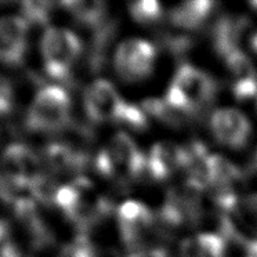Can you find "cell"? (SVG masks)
<instances>
[{
    "label": "cell",
    "instance_id": "obj_1",
    "mask_svg": "<svg viewBox=\"0 0 257 257\" xmlns=\"http://www.w3.org/2000/svg\"><path fill=\"white\" fill-rule=\"evenodd\" d=\"M94 163L102 177L122 183L140 179L147 173L146 155L126 133L113 136L109 146L97 154Z\"/></svg>",
    "mask_w": 257,
    "mask_h": 257
},
{
    "label": "cell",
    "instance_id": "obj_2",
    "mask_svg": "<svg viewBox=\"0 0 257 257\" xmlns=\"http://www.w3.org/2000/svg\"><path fill=\"white\" fill-rule=\"evenodd\" d=\"M72 101L65 89L56 84L40 89L25 116L29 130L35 133H58L69 126Z\"/></svg>",
    "mask_w": 257,
    "mask_h": 257
},
{
    "label": "cell",
    "instance_id": "obj_3",
    "mask_svg": "<svg viewBox=\"0 0 257 257\" xmlns=\"http://www.w3.org/2000/svg\"><path fill=\"white\" fill-rule=\"evenodd\" d=\"M0 177L7 187L6 199H10L16 191L32 192L45 180L42 161L29 147L10 144L0 157Z\"/></svg>",
    "mask_w": 257,
    "mask_h": 257
},
{
    "label": "cell",
    "instance_id": "obj_4",
    "mask_svg": "<svg viewBox=\"0 0 257 257\" xmlns=\"http://www.w3.org/2000/svg\"><path fill=\"white\" fill-rule=\"evenodd\" d=\"M82 50V42L72 31L56 27L46 29L40 40V53L46 73L56 80L68 79Z\"/></svg>",
    "mask_w": 257,
    "mask_h": 257
},
{
    "label": "cell",
    "instance_id": "obj_5",
    "mask_svg": "<svg viewBox=\"0 0 257 257\" xmlns=\"http://www.w3.org/2000/svg\"><path fill=\"white\" fill-rule=\"evenodd\" d=\"M127 105L113 84L104 79L90 83L83 93L84 111L91 122L122 124Z\"/></svg>",
    "mask_w": 257,
    "mask_h": 257
},
{
    "label": "cell",
    "instance_id": "obj_6",
    "mask_svg": "<svg viewBox=\"0 0 257 257\" xmlns=\"http://www.w3.org/2000/svg\"><path fill=\"white\" fill-rule=\"evenodd\" d=\"M157 60V47L143 39H128L115 51L113 64L124 82H139L148 78Z\"/></svg>",
    "mask_w": 257,
    "mask_h": 257
},
{
    "label": "cell",
    "instance_id": "obj_7",
    "mask_svg": "<svg viewBox=\"0 0 257 257\" xmlns=\"http://www.w3.org/2000/svg\"><path fill=\"white\" fill-rule=\"evenodd\" d=\"M172 84L184 94L195 117L201 116L212 105L217 94V84L214 79L199 68L188 64H183L177 69Z\"/></svg>",
    "mask_w": 257,
    "mask_h": 257
},
{
    "label": "cell",
    "instance_id": "obj_8",
    "mask_svg": "<svg viewBox=\"0 0 257 257\" xmlns=\"http://www.w3.org/2000/svg\"><path fill=\"white\" fill-rule=\"evenodd\" d=\"M210 130L220 144L232 150L245 148L251 135L249 119L235 108H218L213 112Z\"/></svg>",
    "mask_w": 257,
    "mask_h": 257
},
{
    "label": "cell",
    "instance_id": "obj_9",
    "mask_svg": "<svg viewBox=\"0 0 257 257\" xmlns=\"http://www.w3.org/2000/svg\"><path fill=\"white\" fill-rule=\"evenodd\" d=\"M29 24L21 16L0 17V62L20 65L28 46Z\"/></svg>",
    "mask_w": 257,
    "mask_h": 257
},
{
    "label": "cell",
    "instance_id": "obj_10",
    "mask_svg": "<svg viewBox=\"0 0 257 257\" xmlns=\"http://www.w3.org/2000/svg\"><path fill=\"white\" fill-rule=\"evenodd\" d=\"M231 79V90L238 101L250 100L257 95V71L243 51H232L224 58Z\"/></svg>",
    "mask_w": 257,
    "mask_h": 257
},
{
    "label": "cell",
    "instance_id": "obj_11",
    "mask_svg": "<svg viewBox=\"0 0 257 257\" xmlns=\"http://www.w3.org/2000/svg\"><path fill=\"white\" fill-rule=\"evenodd\" d=\"M184 147L174 143H157L147 158V174L155 181H163L184 168Z\"/></svg>",
    "mask_w": 257,
    "mask_h": 257
},
{
    "label": "cell",
    "instance_id": "obj_12",
    "mask_svg": "<svg viewBox=\"0 0 257 257\" xmlns=\"http://www.w3.org/2000/svg\"><path fill=\"white\" fill-rule=\"evenodd\" d=\"M249 27V20L243 16L228 14L220 17L212 29V43L218 56L225 57L238 50L240 38Z\"/></svg>",
    "mask_w": 257,
    "mask_h": 257
},
{
    "label": "cell",
    "instance_id": "obj_13",
    "mask_svg": "<svg viewBox=\"0 0 257 257\" xmlns=\"http://www.w3.org/2000/svg\"><path fill=\"white\" fill-rule=\"evenodd\" d=\"M45 162L56 174H72L87 165V155L68 143H53L45 150Z\"/></svg>",
    "mask_w": 257,
    "mask_h": 257
},
{
    "label": "cell",
    "instance_id": "obj_14",
    "mask_svg": "<svg viewBox=\"0 0 257 257\" xmlns=\"http://www.w3.org/2000/svg\"><path fill=\"white\" fill-rule=\"evenodd\" d=\"M216 3L209 0H191L180 3L170 10L169 21L174 28L185 32L196 31L212 16Z\"/></svg>",
    "mask_w": 257,
    "mask_h": 257
},
{
    "label": "cell",
    "instance_id": "obj_15",
    "mask_svg": "<svg viewBox=\"0 0 257 257\" xmlns=\"http://www.w3.org/2000/svg\"><path fill=\"white\" fill-rule=\"evenodd\" d=\"M62 7H65L80 25L90 29H100L108 21L106 18V6L102 2L95 0H80V2H64Z\"/></svg>",
    "mask_w": 257,
    "mask_h": 257
},
{
    "label": "cell",
    "instance_id": "obj_16",
    "mask_svg": "<svg viewBox=\"0 0 257 257\" xmlns=\"http://www.w3.org/2000/svg\"><path fill=\"white\" fill-rule=\"evenodd\" d=\"M143 111L147 112L148 115L158 119L159 122L166 124L169 127L179 128L183 127L185 123H188V117L184 116L183 113L176 111L174 108L169 105L166 100L161 98H146L143 101Z\"/></svg>",
    "mask_w": 257,
    "mask_h": 257
},
{
    "label": "cell",
    "instance_id": "obj_17",
    "mask_svg": "<svg viewBox=\"0 0 257 257\" xmlns=\"http://www.w3.org/2000/svg\"><path fill=\"white\" fill-rule=\"evenodd\" d=\"M128 12H130L136 23L143 24V25L157 24L158 21H161V18L163 16L161 3L154 2V0L133 2L128 6Z\"/></svg>",
    "mask_w": 257,
    "mask_h": 257
},
{
    "label": "cell",
    "instance_id": "obj_18",
    "mask_svg": "<svg viewBox=\"0 0 257 257\" xmlns=\"http://www.w3.org/2000/svg\"><path fill=\"white\" fill-rule=\"evenodd\" d=\"M53 3L49 2H24L21 5V17L28 24L49 23Z\"/></svg>",
    "mask_w": 257,
    "mask_h": 257
},
{
    "label": "cell",
    "instance_id": "obj_19",
    "mask_svg": "<svg viewBox=\"0 0 257 257\" xmlns=\"http://www.w3.org/2000/svg\"><path fill=\"white\" fill-rule=\"evenodd\" d=\"M0 257H20L9 224L0 220Z\"/></svg>",
    "mask_w": 257,
    "mask_h": 257
},
{
    "label": "cell",
    "instance_id": "obj_20",
    "mask_svg": "<svg viewBox=\"0 0 257 257\" xmlns=\"http://www.w3.org/2000/svg\"><path fill=\"white\" fill-rule=\"evenodd\" d=\"M14 104V89L12 82L0 75V115H5L12 111Z\"/></svg>",
    "mask_w": 257,
    "mask_h": 257
},
{
    "label": "cell",
    "instance_id": "obj_21",
    "mask_svg": "<svg viewBox=\"0 0 257 257\" xmlns=\"http://www.w3.org/2000/svg\"><path fill=\"white\" fill-rule=\"evenodd\" d=\"M64 257H97L93 247L84 238L76 240L67 251Z\"/></svg>",
    "mask_w": 257,
    "mask_h": 257
},
{
    "label": "cell",
    "instance_id": "obj_22",
    "mask_svg": "<svg viewBox=\"0 0 257 257\" xmlns=\"http://www.w3.org/2000/svg\"><path fill=\"white\" fill-rule=\"evenodd\" d=\"M127 257H169V254L162 247H154V249H148V250L130 253Z\"/></svg>",
    "mask_w": 257,
    "mask_h": 257
},
{
    "label": "cell",
    "instance_id": "obj_23",
    "mask_svg": "<svg viewBox=\"0 0 257 257\" xmlns=\"http://www.w3.org/2000/svg\"><path fill=\"white\" fill-rule=\"evenodd\" d=\"M247 198V201L250 203V206L254 209V212L257 213V195H250V196H246Z\"/></svg>",
    "mask_w": 257,
    "mask_h": 257
},
{
    "label": "cell",
    "instance_id": "obj_24",
    "mask_svg": "<svg viewBox=\"0 0 257 257\" xmlns=\"http://www.w3.org/2000/svg\"><path fill=\"white\" fill-rule=\"evenodd\" d=\"M250 43H251V47H253V50L257 53V32L253 35V38H251Z\"/></svg>",
    "mask_w": 257,
    "mask_h": 257
},
{
    "label": "cell",
    "instance_id": "obj_25",
    "mask_svg": "<svg viewBox=\"0 0 257 257\" xmlns=\"http://www.w3.org/2000/svg\"><path fill=\"white\" fill-rule=\"evenodd\" d=\"M250 6L254 9V10H257V0H254V2H250Z\"/></svg>",
    "mask_w": 257,
    "mask_h": 257
}]
</instances>
